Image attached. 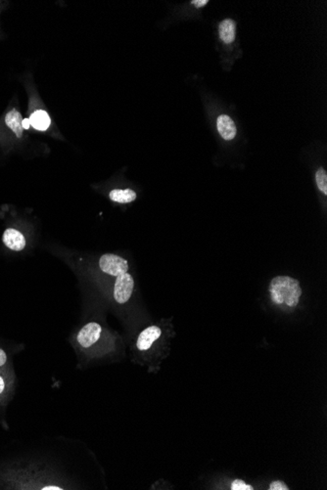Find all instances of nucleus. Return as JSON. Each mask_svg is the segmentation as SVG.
Segmentation results:
<instances>
[{"label":"nucleus","mask_w":327,"mask_h":490,"mask_svg":"<svg viewBox=\"0 0 327 490\" xmlns=\"http://www.w3.org/2000/svg\"><path fill=\"white\" fill-rule=\"evenodd\" d=\"M217 130L225 140H232L236 135L235 123L226 115H222L217 119Z\"/></svg>","instance_id":"0eeeda50"},{"label":"nucleus","mask_w":327,"mask_h":490,"mask_svg":"<svg viewBox=\"0 0 327 490\" xmlns=\"http://www.w3.org/2000/svg\"><path fill=\"white\" fill-rule=\"evenodd\" d=\"M31 127V123H30V120L29 119H25L23 120V128L24 129H29Z\"/></svg>","instance_id":"f3484780"},{"label":"nucleus","mask_w":327,"mask_h":490,"mask_svg":"<svg viewBox=\"0 0 327 490\" xmlns=\"http://www.w3.org/2000/svg\"><path fill=\"white\" fill-rule=\"evenodd\" d=\"M220 37L225 43H231L235 40V23L230 19L223 21L219 27Z\"/></svg>","instance_id":"9d476101"},{"label":"nucleus","mask_w":327,"mask_h":490,"mask_svg":"<svg viewBox=\"0 0 327 490\" xmlns=\"http://www.w3.org/2000/svg\"><path fill=\"white\" fill-rule=\"evenodd\" d=\"M316 181H317L318 189L324 195H327V173L322 167L317 169L316 174Z\"/></svg>","instance_id":"f8f14e48"},{"label":"nucleus","mask_w":327,"mask_h":490,"mask_svg":"<svg viewBox=\"0 0 327 490\" xmlns=\"http://www.w3.org/2000/svg\"><path fill=\"white\" fill-rule=\"evenodd\" d=\"M7 360V356H6V353L0 348V366H2Z\"/></svg>","instance_id":"dca6fc26"},{"label":"nucleus","mask_w":327,"mask_h":490,"mask_svg":"<svg viewBox=\"0 0 327 490\" xmlns=\"http://www.w3.org/2000/svg\"><path fill=\"white\" fill-rule=\"evenodd\" d=\"M2 240L4 245L16 252L24 250L26 246V239L24 235L18 230L12 229V228L5 230L4 234L2 236Z\"/></svg>","instance_id":"423d86ee"},{"label":"nucleus","mask_w":327,"mask_h":490,"mask_svg":"<svg viewBox=\"0 0 327 490\" xmlns=\"http://www.w3.org/2000/svg\"><path fill=\"white\" fill-rule=\"evenodd\" d=\"M5 123L6 125L10 128L13 133L16 134L17 137H22L23 135V118L21 116L20 112H18L16 109L11 110L10 112H7L5 117Z\"/></svg>","instance_id":"6e6552de"},{"label":"nucleus","mask_w":327,"mask_h":490,"mask_svg":"<svg viewBox=\"0 0 327 490\" xmlns=\"http://www.w3.org/2000/svg\"><path fill=\"white\" fill-rule=\"evenodd\" d=\"M102 328L95 322H92L82 327L78 335V342L82 347H92L101 336Z\"/></svg>","instance_id":"20e7f679"},{"label":"nucleus","mask_w":327,"mask_h":490,"mask_svg":"<svg viewBox=\"0 0 327 490\" xmlns=\"http://www.w3.org/2000/svg\"><path fill=\"white\" fill-rule=\"evenodd\" d=\"M191 3L195 5L196 7L200 8V7H204L205 5H207V3H209L208 0H193L191 1Z\"/></svg>","instance_id":"2eb2a0df"},{"label":"nucleus","mask_w":327,"mask_h":490,"mask_svg":"<svg viewBox=\"0 0 327 490\" xmlns=\"http://www.w3.org/2000/svg\"><path fill=\"white\" fill-rule=\"evenodd\" d=\"M4 387H5V384H4V381H3V379H2V377H0V393H1L2 391H3V389H4Z\"/></svg>","instance_id":"6ab92c4d"},{"label":"nucleus","mask_w":327,"mask_h":490,"mask_svg":"<svg viewBox=\"0 0 327 490\" xmlns=\"http://www.w3.org/2000/svg\"><path fill=\"white\" fill-rule=\"evenodd\" d=\"M99 266L103 272L116 277L128 272L129 269V263L124 258L113 254L102 255L99 260Z\"/></svg>","instance_id":"f03ea898"},{"label":"nucleus","mask_w":327,"mask_h":490,"mask_svg":"<svg viewBox=\"0 0 327 490\" xmlns=\"http://www.w3.org/2000/svg\"><path fill=\"white\" fill-rule=\"evenodd\" d=\"M29 120H30L31 125L33 128H35L38 130H41V131L46 130L51 123V120H50L48 114L45 111H42V110L35 111L31 115V118Z\"/></svg>","instance_id":"1a4fd4ad"},{"label":"nucleus","mask_w":327,"mask_h":490,"mask_svg":"<svg viewBox=\"0 0 327 490\" xmlns=\"http://www.w3.org/2000/svg\"><path fill=\"white\" fill-rule=\"evenodd\" d=\"M134 281L133 276L128 272L119 275L114 287V297L118 304H125L133 295Z\"/></svg>","instance_id":"7ed1b4c3"},{"label":"nucleus","mask_w":327,"mask_h":490,"mask_svg":"<svg viewBox=\"0 0 327 490\" xmlns=\"http://www.w3.org/2000/svg\"><path fill=\"white\" fill-rule=\"evenodd\" d=\"M231 490H253V486L247 484L244 480H235L231 483Z\"/></svg>","instance_id":"ddd939ff"},{"label":"nucleus","mask_w":327,"mask_h":490,"mask_svg":"<svg viewBox=\"0 0 327 490\" xmlns=\"http://www.w3.org/2000/svg\"><path fill=\"white\" fill-rule=\"evenodd\" d=\"M268 291L272 303L277 306L285 304L287 307H297L302 296L300 282L290 276L275 277L270 281Z\"/></svg>","instance_id":"f257e3e1"},{"label":"nucleus","mask_w":327,"mask_h":490,"mask_svg":"<svg viewBox=\"0 0 327 490\" xmlns=\"http://www.w3.org/2000/svg\"><path fill=\"white\" fill-rule=\"evenodd\" d=\"M162 335V331L159 327L150 326L143 330L137 338L136 347L139 350H147L152 347L154 342H156Z\"/></svg>","instance_id":"39448f33"},{"label":"nucleus","mask_w":327,"mask_h":490,"mask_svg":"<svg viewBox=\"0 0 327 490\" xmlns=\"http://www.w3.org/2000/svg\"><path fill=\"white\" fill-rule=\"evenodd\" d=\"M109 198L113 202H117L120 204H128L132 203L136 199V193L132 189H115L110 192Z\"/></svg>","instance_id":"9b49d317"},{"label":"nucleus","mask_w":327,"mask_h":490,"mask_svg":"<svg viewBox=\"0 0 327 490\" xmlns=\"http://www.w3.org/2000/svg\"><path fill=\"white\" fill-rule=\"evenodd\" d=\"M269 490H288L289 487L287 486L286 484L281 481V480H276V481H272L270 484H269Z\"/></svg>","instance_id":"4468645a"},{"label":"nucleus","mask_w":327,"mask_h":490,"mask_svg":"<svg viewBox=\"0 0 327 490\" xmlns=\"http://www.w3.org/2000/svg\"><path fill=\"white\" fill-rule=\"evenodd\" d=\"M43 490H62L63 488H60L58 486H45L42 488Z\"/></svg>","instance_id":"a211bd4d"}]
</instances>
